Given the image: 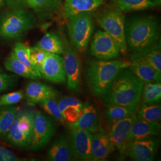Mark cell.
<instances>
[{
	"instance_id": "obj_1",
	"label": "cell",
	"mask_w": 161,
	"mask_h": 161,
	"mask_svg": "<svg viewBox=\"0 0 161 161\" xmlns=\"http://www.w3.org/2000/svg\"><path fill=\"white\" fill-rule=\"evenodd\" d=\"M144 82L129 69L118 73L102 98L106 106H122L137 111L139 109Z\"/></svg>"
},
{
	"instance_id": "obj_2",
	"label": "cell",
	"mask_w": 161,
	"mask_h": 161,
	"mask_svg": "<svg viewBox=\"0 0 161 161\" xmlns=\"http://www.w3.org/2000/svg\"><path fill=\"white\" fill-rule=\"evenodd\" d=\"M128 60H99L88 62L86 67V80L92 94L102 97L118 73L130 65Z\"/></svg>"
},
{
	"instance_id": "obj_3",
	"label": "cell",
	"mask_w": 161,
	"mask_h": 161,
	"mask_svg": "<svg viewBox=\"0 0 161 161\" xmlns=\"http://www.w3.org/2000/svg\"><path fill=\"white\" fill-rule=\"evenodd\" d=\"M159 36V25L154 16L135 18L125 28L127 46L135 52L142 51L155 44Z\"/></svg>"
},
{
	"instance_id": "obj_4",
	"label": "cell",
	"mask_w": 161,
	"mask_h": 161,
	"mask_svg": "<svg viewBox=\"0 0 161 161\" xmlns=\"http://www.w3.org/2000/svg\"><path fill=\"white\" fill-rule=\"evenodd\" d=\"M35 19L29 12L20 8L6 14L0 20V36L6 39L19 38L33 29Z\"/></svg>"
},
{
	"instance_id": "obj_5",
	"label": "cell",
	"mask_w": 161,
	"mask_h": 161,
	"mask_svg": "<svg viewBox=\"0 0 161 161\" xmlns=\"http://www.w3.org/2000/svg\"><path fill=\"white\" fill-rule=\"evenodd\" d=\"M68 26L72 45L77 51L81 53H85L94 29L91 12L82 13L68 17Z\"/></svg>"
},
{
	"instance_id": "obj_6",
	"label": "cell",
	"mask_w": 161,
	"mask_h": 161,
	"mask_svg": "<svg viewBox=\"0 0 161 161\" xmlns=\"http://www.w3.org/2000/svg\"><path fill=\"white\" fill-rule=\"evenodd\" d=\"M35 112L32 110H18L7 139L12 144L22 148H28L31 141L34 123Z\"/></svg>"
},
{
	"instance_id": "obj_7",
	"label": "cell",
	"mask_w": 161,
	"mask_h": 161,
	"mask_svg": "<svg viewBox=\"0 0 161 161\" xmlns=\"http://www.w3.org/2000/svg\"><path fill=\"white\" fill-rule=\"evenodd\" d=\"M100 26L115 40L120 53H127V46L125 36V17L119 10L105 12L97 18Z\"/></svg>"
},
{
	"instance_id": "obj_8",
	"label": "cell",
	"mask_w": 161,
	"mask_h": 161,
	"mask_svg": "<svg viewBox=\"0 0 161 161\" xmlns=\"http://www.w3.org/2000/svg\"><path fill=\"white\" fill-rule=\"evenodd\" d=\"M137 119V114L134 112L127 118L111 124L108 136L115 149L119 152L121 160L125 158L128 154L131 144L129 134L132 124Z\"/></svg>"
},
{
	"instance_id": "obj_9",
	"label": "cell",
	"mask_w": 161,
	"mask_h": 161,
	"mask_svg": "<svg viewBox=\"0 0 161 161\" xmlns=\"http://www.w3.org/2000/svg\"><path fill=\"white\" fill-rule=\"evenodd\" d=\"M56 126L51 117L41 112H35L34 123L29 149L37 150L44 147L55 134Z\"/></svg>"
},
{
	"instance_id": "obj_10",
	"label": "cell",
	"mask_w": 161,
	"mask_h": 161,
	"mask_svg": "<svg viewBox=\"0 0 161 161\" xmlns=\"http://www.w3.org/2000/svg\"><path fill=\"white\" fill-rule=\"evenodd\" d=\"M64 67L70 90L76 92H80L81 66L80 58L67 42L64 44Z\"/></svg>"
},
{
	"instance_id": "obj_11",
	"label": "cell",
	"mask_w": 161,
	"mask_h": 161,
	"mask_svg": "<svg viewBox=\"0 0 161 161\" xmlns=\"http://www.w3.org/2000/svg\"><path fill=\"white\" fill-rule=\"evenodd\" d=\"M69 145L73 156L83 160H90L92 132L78 129L68 124Z\"/></svg>"
},
{
	"instance_id": "obj_12",
	"label": "cell",
	"mask_w": 161,
	"mask_h": 161,
	"mask_svg": "<svg viewBox=\"0 0 161 161\" xmlns=\"http://www.w3.org/2000/svg\"><path fill=\"white\" fill-rule=\"evenodd\" d=\"M91 53L99 60H110L118 57L120 50L115 40L106 32L98 31L92 39Z\"/></svg>"
},
{
	"instance_id": "obj_13",
	"label": "cell",
	"mask_w": 161,
	"mask_h": 161,
	"mask_svg": "<svg viewBox=\"0 0 161 161\" xmlns=\"http://www.w3.org/2000/svg\"><path fill=\"white\" fill-rule=\"evenodd\" d=\"M159 146V139L154 137L136 140L130 144L128 156L134 161H153Z\"/></svg>"
},
{
	"instance_id": "obj_14",
	"label": "cell",
	"mask_w": 161,
	"mask_h": 161,
	"mask_svg": "<svg viewBox=\"0 0 161 161\" xmlns=\"http://www.w3.org/2000/svg\"><path fill=\"white\" fill-rule=\"evenodd\" d=\"M40 72L41 76L46 80L58 84L66 82L63 59L56 54L47 52L46 57Z\"/></svg>"
},
{
	"instance_id": "obj_15",
	"label": "cell",
	"mask_w": 161,
	"mask_h": 161,
	"mask_svg": "<svg viewBox=\"0 0 161 161\" xmlns=\"http://www.w3.org/2000/svg\"><path fill=\"white\" fill-rule=\"evenodd\" d=\"M108 134L100 131L92 135L90 161H104L115 150Z\"/></svg>"
},
{
	"instance_id": "obj_16",
	"label": "cell",
	"mask_w": 161,
	"mask_h": 161,
	"mask_svg": "<svg viewBox=\"0 0 161 161\" xmlns=\"http://www.w3.org/2000/svg\"><path fill=\"white\" fill-rule=\"evenodd\" d=\"M130 61L131 64L128 68L144 83L161 82V74L144 60L133 54Z\"/></svg>"
},
{
	"instance_id": "obj_17",
	"label": "cell",
	"mask_w": 161,
	"mask_h": 161,
	"mask_svg": "<svg viewBox=\"0 0 161 161\" xmlns=\"http://www.w3.org/2000/svg\"><path fill=\"white\" fill-rule=\"evenodd\" d=\"M25 96L29 104L41 103L50 98H55L58 92L46 84L38 82H31L26 88Z\"/></svg>"
},
{
	"instance_id": "obj_18",
	"label": "cell",
	"mask_w": 161,
	"mask_h": 161,
	"mask_svg": "<svg viewBox=\"0 0 161 161\" xmlns=\"http://www.w3.org/2000/svg\"><path fill=\"white\" fill-rule=\"evenodd\" d=\"M69 124L82 130L90 132H97L100 126L97 110L92 103L86 102L83 105V112L79 120Z\"/></svg>"
},
{
	"instance_id": "obj_19",
	"label": "cell",
	"mask_w": 161,
	"mask_h": 161,
	"mask_svg": "<svg viewBox=\"0 0 161 161\" xmlns=\"http://www.w3.org/2000/svg\"><path fill=\"white\" fill-rule=\"evenodd\" d=\"M58 104L66 123H75L79 120L82 114L83 104L76 98L74 97L62 98L59 100Z\"/></svg>"
},
{
	"instance_id": "obj_20",
	"label": "cell",
	"mask_w": 161,
	"mask_h": 161,
	"mask_svg": "<svg viewBox=\"0 0 161 161\" xmlns=\"http://www.w3.org/2000/svg\"><path fill=\"white\" fill-rule=\"evenodd\" d=\"M161 130L159 122H149L137 119L134 122L129 134L130 142L140 138L157 136Z\"/></svg>"
},
{
	"instance_id": "obj_21",
	"label": "cell",
	"mask_w": 161,
	"mask_h": 161,
	"mask_svg": "<svg viewBox=\"0 0 161 161\" xmlns=\"http://www.w3.org/2000/svg\"><path fill=\"white\" fill-rule=\"evenodd\" d=\"M104 0H65L64 14L67 18L86 12H92L104 3Z\"/></svg>"
},
{
	"instance_id": "obj_22",
	"label": "cell",
	"mask_w": 161,
	"mask_h": 161,
	"mask_svg": "<svg viewBox=\"0 0 161 161\" xmlns=\"http://www.w3.org/2000/svg\"><path fill=\"white\" fill-rule=\"evenodd\" d=\"M49 161H69L73 159L69 140L65 136H60L52 144L47 152Z\"/></svg>"
},
{
	"instance_id": "obj_23",
	"label": "cell",
	"mask_w": 161,
	"mask_h": 161,
	"mask_svg": "<svg viewBox=\"0 0 161 161\" xmlns=\"http://www.w3.org/2000/svg\"><path fill=\"white\" fill-rule=\"evenodd\" d=\"M4 66L6 70L25 78L35 80L42 77L40 72L30 69L20 62L13 52L6 59L4 62Z\"/></svg>"
},
{
	"instance_id": "obj_24",
	"label": "cell",
	"mask_w": 161,
	"mask_h": 161,
	"mask_svg": "<svg viewBox=\"0 0 161 161\" xmlns=\"http://www.w3.org/2000/svg\"><path fill=\"white\" fill-rule=\"evenodd\" d=\"M137 57L142 59L146 63L153 67L156 70L161 74V44H155L149 47L140 52L134 53Z\"/></svg>"
},
{
	"instance_id": "obj_25",
	"label": "cell",
	"mask_w": 161,
	"mask_h": 161,
	"mask_svg": "<svg viewBox=\"0 0 161 161\" xmlns=\"http://www.w3.org/2000/svg\"><path fill=\"white\" fill-rule=\"evenodd\" d=\"M36 46L48 53L56 54H63L64 42L58 34L48 32L41 38Z\"/></svg>"
},
{
	"instance_id": "obj_26",
	"label": "cell",
	"mask_w": 161,
	"mask_h": 161,
	"mask_svg": "<svg viewBox=\"0 0 161 161\" xmlns=\"http://www.w3.org/2000/svg\"><path fill=\"white\" fill-rule=\"evenodd\" d=\"M18 110L13 105L0 106V137H6Z\"/></svg>"
},
{
	"instance_id": "obj_27",
	"label": "cell",
	"mask_w": 161,
	"mask_h": 161,
	"mask_svg": "<svg viewBox=\"0 0 161 161\" xmlns=\"http://www.w3.org/2000/svg\"><path fill=\"white\" fill-rule=\"evenodd\" d=\"M161 82L144 83L141 97L143 104L159 103L161 102Z\"/></svg>"
},
{
	"instance_id": "obj_28",
	"label": "cell",
	"mask_w": 161,
	"mask_h": 161,
	"mask_svg": "<svg viewBox=\"0 0 161 161\" xmlns=\"http://www.w3.org/2000/svg\"><path fill=\"white\" fill-rule=\"evenodd\" d=\"M119 11L142 10L155 7L152 0H112Z\"/></svg>"
},
{
	"instance_id": "obj_29",
	"label": "cell",
	"mask_w": 161,
	"mask_h": 161,
	"mask_svg": "<svg viewBox=\"0 0 161 161\" xmlns=\"http://www.w3.org/2000/svg\"><path fill=\"white\" fill-rule=\"evenodd\" d=\"M139 120L149 122H159L161 118V107L159 103L143 104L137 114Z\"/></svg>"
},
{
	"instance_id": "obj_30",
	"label": "cell",
	"mask_w": 161,
	"mask_h": 161,
	"mask_svg": "<svg viewBox=\"0 0 161 161\" xmlns=\"http://www.w3.org/2000/svg\"><path fill=\"white\" fill-rule=\"evenodd\" d=\"M136 112L134 110L122 106H108L104 110V116L110 124L127 118Z\"/></svg>"
},
{
	"instance_id": "obj_31",
	"label": "cell",
	"mask_w": 161,
	"mask_h": 161,
	"mask_svg": "<svg viewBox=\"0 0 161 161\" xmlns=\"http://www.w3.org/2000/svg\"><path fill=\"white\" fill-rule=\"evenodd\" d=\"M15 56L17 59L30 69H32L37 72H40L34 64L32 63L29 57V47L26 46L21 42H16L14 47L13 51ZM41 74V73H40Z\"/></svg>"
},
{
	"instance_id": "obj_32",
	"label": "cell",
	"mask_w": 161,
	"mask_h": 161,
	"mask_svg": "<svg viewBox=\"0 0 161 161\" xmlns=\"http://www.w3.org/2000/svg\"><path fill=\"white\" fill-rule=\"evenodd\" d=\"M41 107L47 113L50 115L52 118L58 123L65 125L66 122L64 119V116L60 111L58 104L54 98H50L41 103Z\"/></svg>"
},
{
	"instance_id": "obj_33",
	"label": "cell",
	"mask_w": 161,
	"mask_h": 161,
	"mask_svg": "<svg viewBox=\"0 0 161 161\" xmlns=\"http://www.w3.org/2000/svg\"><path fill=\"white\" fill-rule=\"evenodd\" d=\"M47 52L38 47H29V57L32 63L40 70L46 57Z\"/></svg>"
},
{
	"instance_id": "obj_34",
	"label": "cell",
	"mask_w": 161,
	"mask_h": 161,
	"mask_svg": "<svg viewBox=\"0 0 161 161\" xmlns=\"http://www.w3.org/2000/svg\"><path fill=\"white\" fill-rule=\"evenodd\" d=\"M24 97L22 91L10 92L0 97V106L13 105L20 102Z\"/></svg>"
},
{
	"instance_id": "obj_35",
	"label": "cell",
	"mask_w": 161,
	"mask_h": 161,
	"mask_svg": "<svg viewBox=\"0 0 161 161\" xmlns=\"http://www.w3.org/2000/svg\"><path fill=\"white\" fill-rule=\"evenodd\" d=\"M17 80V75L0 73V93L12 88L16 84Z\"/></svg>"
},
{
	"instance_id": "obj_36",
	"label": "cell",
	"mask_w": 161,
	"mask_h": 161,
	"mask_svg": "<svg viewBox=\"0 0 161 161\" xmlns=\"http://www.w3.org/2000/svg\"><path fill=\"white\" fill-rule=\"evenodd\" d=\"M26 4L34 9H46L55 8L58 4L57 0H26Z\"/></svg>"
},
{
	"instance_id": "obj_37",
	"label": "cell",
	"mask_w": 161,
	"mask_h": 161,
	"mask_svg": "<svg viewBox=\"0 0 161 161\" xmlns=\"http://www.w3.org/2000/svg\"><path fill=\"white\" fill-rule=\"evenodd\" d=\"M25 161L15 155L11 150L0 146V161Z\"/></svg>"
},
{
	"instance_id": "obj_38",
	"label": "cell",
	"mask_w": 161,
	"mask_h": 161,
	"mask_svg": "<svg viewBox=\"0 0 161 161\" xmlns=\"http://www.w3.org/2000/svg\"><path fill=\"white\" fill-rule=\"evenodd\" d=\"M8 6L14 10L18 9L26 4V0H5Z\"/></svg>"
},
{
	"instance_id": "obj_39",
	"label": "cell",
	"mask_w": 161,
	"mask_h": 161,
	"mask_svg": "<svg viewBox=\"0 0 161 161\" xmlns=\"http://www.w3.org/2000/svg\"><path fill=\"white\" fill-rule=\"evenodd\" d=\"M153 3L155 4L156 6H160L161 4V0H152Z\"/></svg>"
},
{
	"instance_id": "obj_40",
	"label": "cell",
	"mask_w": 161,
	"mask_h": 161,
	"mask_svg": "<svg viewBox=\"0 0 161 161\" xmlns=\"http://www.w3.org/2000/svg\"><path fill=\"white\" fill-rule=\"evenodd\" d=\"M4 0H0V7H2L4 6Z\"/></svg>"
}]
</instances>
